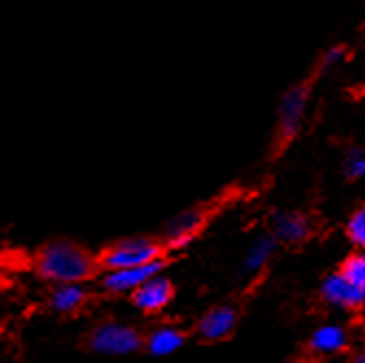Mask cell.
<instances>
[{
    "mask_svg": "<svg viewBox=\"0 0 365 363\" xmlns=\"http://www.w3.org/2000/svg\"><path fill=\"white\" fill-rule=\"evenodd\" d=\"M36 274L46 282H88L101 274L98 256L71 239H53L36 254Z\"/></svg>",
    "mask_w": 365,
    "mask_h": 363,
    "instance_id": "1",
    "label": "cell"
},
{
    "mask_svg": "<svg viewBox=\"0 0 365 363\" xmlns=\"http://www.w3.org/2000/svg\"><path fill=\"white\" fill-rule=\"evenodd\" d=\"M86 346L90 352L96 354H108V357H123V354H134L145 348V337L136 326L116 322V319H106L101 324H96L88 339Z\"/></svg>",
    "mask_w": 365,
    "mask_h": 363,
    "instance_id": "2",
    "label": "cell"
},
{
    "mask_svg": "<svg viewBox=\"0 0 365 363\" xmlns=\"http://www.w3.org/2000/svg\"><path fill=\"white\" fill-rule=\"evenodd\" d=\"M164 245L153 237H125L108 245L98 254V265L101 270H120V267H134L145 265L155 258H162Z\"/></svg>",
    "mask_w": 365,
    "mask_h": 363,
    "instance_id": "3",
    "label": "cell"
},
{
    "mask_svg": "<svg viewBox=\"0 0 365 363\" xmlns=\"http://www.w3.org/2000/svg\"><path fill=\"white\" fill-rule=\"evenodd\" d=\"M164 265H167L164 258H155L151 262H145V265L120 267V270H101V274H98V285H101L103 291L114 293V295L131 293L151 276L164 272Z\"/></svg>",
    "mask_w": 365,
    "mask_h": 363,
    "instance_id": "4",
    "label": "cell"
},
{
    "mask_svg": "<svg viewBox=\"0 0 365 363\" xmlns=\"http://www.w3.org/2000/svg\"><path fill=\"white\" fill-rule=\"evenodd\" d=\"M309 94H311V88L304 81L291 86L282 94L278 103V134L282 140H291L297 131H300L304 112L309 106Z\"/></svg>",
    "mask_w": 365,
    "mask_h": 363,
    "instance_id": "5",
    "label": "cell"
},
{
    "mask_svg": "<svg viewBox=\"0 0 365 363\" xmlns=\"http://www.w3.org/2000/svg\"><path fill=\"white\" fill-rule=\"evenodd\" d=\"M173 300V285L167 276L155 274L131 291V305L143 313H158Z\"/></svg>",
    "mask_w": 365,
    "mask_h": 363,
    "instance_id": "6",
    "label": "cell"
},
{
    "mask_svg": "<svg viewBox=\"0 0 365 363\" xmlns=\"http://www.w3.org/2000/svg\"><path fill=\"white\" fill-rule=\"evenodd\" d=\"M237 322H239L237 307H232V305L212 307L197 322V335L204 342H221L227 335H232V331L237 328Z\"/></svg>",
    "mask_w": 365,
    "mask_h": 363,
    "instance_id": "7",
    "label": "cell"
},
{
    "mask_svg": "<svg viewBox=\"0 0 365 363\" xmlns=\"http://www.w3.org/2000/svg\"><path fill=\"white\" fill-rule=\"evenodd\" d=\"M322 298L344 309H359L365 305V293L354 282H350L341 274V270L326 276V280L322 282Z\"/></svg>",
    "mask_w": 365,
    "mask_h": 363,
    "instance_id": "8",
    "label": "cell"
},
{
    "mask_svg": "<svg viewBox=\"0 0 365 363\" xmlns=\"http://www.w3.org/2000/svg\"><path fill=\"white\" fill-rule=\"evenodd\" d=\"M272 232L278 241L302 243L311 237L313 225L311 219L300 210H278L272 215Z\"/></svg>",
    "mask_w": 365,
    "mask_h": 363,
    "instance_id": "9",
    "label": "cell"
},
{
    "mask_svg": "<svg viewBox=\"0 0 365 363\" xmlns=\"http://www.w3.org/2000/svg\"><path fill=\"white\" fill-rule=\"evenodd\" d=\"M204 225V213L199 208H188L173 215L164 223V241L169 247H182L192 241V237Z\"/></svg>",
    "mask_w": 365,
    "mask_h": 363,
    "instance_id": "10",
    "label": "cell"
},
{
    "mask_svg": "<svg viewBox=\"0 0 365 363\" xmlns=\"http://www.w3.org/2000/svg\"><path fill=\"white\" fill-rule=\"evenodd\" d=\"M88 295L86 282H57L48 295V307L55 313H75L86 305Z\"/></svg>",
    "mask_w": 365,
    "mask_h": 363,
    "instance_id": "11",
    "label": "cell"
},
{
    "mask_svg": "<svg viewBox=\"0 0 365 363\" xmlns=\"http://www.w3.org/2000/svg\"><path fill=\"white\" fill-rule=\"evenodd\" d=\"M276 245H278V239H276L274 232H272V235H260V237H256V239L247 245V250H245V254H243V260H241V276H245V278L256 276V274L272 260V256H274V252H276Z\"/></svg>",
    "mask_w": 365,
    "mask_h": 363,
    "instance_id": "12",
    "label": "cell"
},
{
    "mask_svg": "<svg viewBox=\"0 0 365 363\" xmlns=\"http://www.w3.org/2000/svg\"><path fill=\"white\" fill-rule=\"evenodd\" d=\"M348 346V331L341 324H322L309 337V350L315 354H337Z\"/></svg>",
    "mask_w": 365,
    "mask_h": 363,
    "instance_id": "13",
    "label": "cell"
},
{
    "mask_svg": "<svg viewBox=\"0 0 365 363\" xmlns=\"http://www.w3.org/2000/svg\"><path fill=\"white\" fill-rule=\"evenodd\" d=\"M186 346V333L175 326H158L145 337V350L153 357H169Z\"/></svg>",
    "mask_w": 365,
    "mask_h": 363,
    "instance_id": "14",
    "label": "cell"
},
{
    "mask_svg": "<svg viewBox=\"0 0 365 363\" xmlns=\"http://www.w3.org/2000/svg\"><path fill=\"white\" fill-rule=\"evenodd\" d=\"M341 274L365 293V250L356 252V254H352V256H348L344 260Z\"/></svg>",
    "mask_w": 365,
    "mask_h": 363,
    "instance_id": "15",
    "label": "cell"
},
{
    "mask_svg": "<svg viewBox=\"0 0 365 363\" xmlns=\"http://www.w3.org/2000/svg\"><path fill=\"white\" fill-rule=\"evenodd\" d=\"M346 232H348V239L359 250H365V208H359L356 213H352L346 225Z\"/></svg>",
    "mask_w": 365,
    "mask_h": 363,
    "instance_id": "16",
    "label": "cell"
},
{
    "mask_svg": "<svg viewBox=\"0 0 365 363\" xmlns=\"http://www.w3.org/2000/svg\"><path fill=\"white\" fill-rule=\"evenodd\" d=\"M344 169H346V175L350 180L365 178V151L363 149H352L344 160Z\"/></svg>",
    "mask_w": 365,
    "mask_h": 363,
    "instance_id": "17",
    "label": "cell"
},
{
    "mask_svg": "<svg viewBox=\"0 0 365 363\" xmlns=\"http://www.w3.org/2000/svg\"><path fill=\"white\" fill-rule=\"evenodd\" d=\"M346 55V48L344 46H330L326 48V53L322 55V63H324V68H330V66H335L344 59Z\"/></svg>",
    "mask_w": 365,
    "mask_h": 363,
    "instance_id": "18",
    "label": "cell"
},
{
    "mask_svg": "<svg viewBox=\"0 0 365 363\" xmlns=\"http://www.w3.org/2000/svg\"><path fill=\"white\" fill-rule=\"evenodd\" d=\"M356 359H359V361H361V363H365V352H363V354H359V357H356Z\"/></svg>",
    "mask_w": 365,
    "mask_h": 363,
    "instance_id": "19",
    "label": "cell"
}]
</instances>
